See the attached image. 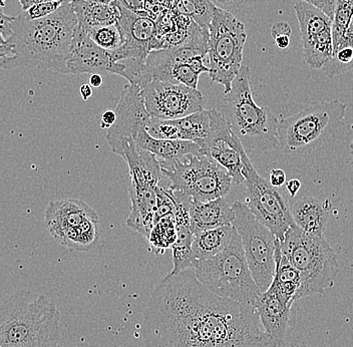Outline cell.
<instances>
[{
  "label": "cell",
  "mask_w": 353,
  "mask_h": 347,
  "mask_svg": "<svg viewBox=\"0 0 353 347\" xmlns=\"http://www.w3.org/2000/svg\"><path fill=\"white\" fill-rule=\"evenodd\" d=\"M103 83V77L101 75L94 74L90 75V85L92 88H101Z\"/></svg>",
  "instance_id": "obj_46"
},
{
  "label": "cell",
  "mask_w": 353,
  "mask_h": 347,
  "mask_svg": "<svg viewBox=\"0 0 353 347\" xmlns=\"http://www.w3.org/2000/svg\"><path fill=\"white\" fill-rule=\"evenodd\" d=\"M311 6H315L319 10L323 11L327 17L333 19L335 8H336L337 0H303Z\"/></svg>",
  "instance_id": "obj_37"
},
{
  "label": "cell",
  "mask_w": 353,
  "mask_h": 347,
  "mask_svg": "<svg viewBox=\"0 0 353 347\" xmlns=\"http://www.w3.org/2000/svg\"><path fill=\"white\" fill-rule=\"evenodd\" d=\"M322 70L330 77L353 72V17L343 39L333 46L332 59Z\"/></svg>",
  "instance_id": "obj_27"
},
{
  "label": "cell",
  "mask_w": 353,
  "mask_h": 347,
  "mask_svg": "<svg viewBox=\"0 0 353 347\" xmlns=\"http://www.w3.org/2000/svg\"><path fill=\"white\" fill-rule=\"evenodd\" d=\"M209 115L210 132L201 150L226 170L235 184H242L245 181V168L251 161L248 152L222 112L212 109L209 110Z\"/></svg>",
  "instance_id": "obj_14"
},
{
  "label": "cell",
  "mask_w": 353,
  "mask_h": 347,
  "mask_svg": "<svg viewBox=\"0 0 353 347\" xmlns=\"http://www.w3.org/2000/svg\"><path fill=\"white\" fill-rule=\"evenodd\" d=\"M232 208L235 213L234 228L241 238L245 257L254 281L263 293L270 287L274 278L277 238L251 213L245 203L236 201Z\"/></svg>",
  "instance_id": "obj_11"
},
{
  "label": "cell",
  "mask_w": 353,
  "mask_h": 347,
  "mask_svg": "<svg viewBox=\"0 0 353 347\" xmlns=\"http://www.w3.org/2000/svg\"><path fill=\"white\" fill-rule=\"evenodd\" d=\"M176 203L174 197L172 195L171 190L164 189L158 186L157 188V209L154 213V224L160 219L168 217V216L175 215Z\"/></svg>",
  "instance_id": "obj_34"
},
{
  "label": "cell",
  "mask_w": 353,
  "mask_h": 347,
  "mask_svg": "<svg viewBox=\"0 0 353 347\" xmlns=\"http://www.w3.org/2000/svg\"><path fill=\"white\" fill-rule=\"evenodd\" d=\"M72 8L77 19V26L88 32L92 28L116 24L120 19V6L116 1L112 3L92 1V0H74Z\"/></svg>",
  "instance_id": "obj_24"
},
{
  "label": "cell",
  "mask_w": 353,
  "mask_h": 347,
  "mask_svg": "<svg viewBox=\"0 0 353 347\" xmlns=\"http://www.w3.org/2000/svg\"><path fill=\"white\" fill-rule=\"evenodd\" d=\"M350 154H352V166H353V139H352V143H350Z\"/></svg>",
  "instance_id": "obj_51"
},
{
  "label": "cell",
  "mask_w": 353,
  "mask_h": 347,
  "mask_svg": "<svg viewBox=\"0 0 353 347\" xmlns=\"http://www.w3.org/2000/svg\"><path fill=\"white\" fill-rule=\"evenodd\" d=\"M14 17L4 14L0 10V33L3 35L6 41H10V37H12V21Z\"/></svg>",
  "instance_id": "obj_39"
},
{
  "label": "cell",
  "mask_w": 353,
  "mask_h": 347,
  "mask_svg": "<svg viewBox=\"0 0 353 347\" xmlns=\"http://www.w3.org/2000/svg\"><path fill=\"white\" fill-rule=\"evenodd\" d=\"M44 225L52 237L72 251H90L101 235L96 210L79 199H61L48 203Z\"/></svg>",
  "instance_id": "obj_10"
},
{
  "label": "cell",
  "mask_w": 353,
  "mask_h": 347,
  "mask_svg": "<svg viewBox=\"0 0 353 347\" xmlns=\"http://www.w3.org/2000/svg\"><path fill=\"white\" fill-rule=\"evenodd\" d=\"M195 273L212 293L239 304L255 307L262 294L254 281L236 229L226 248L215 257L198 261Z\"/></svg>",
  "instance_id": "obj_7"
},
{
  "label": "cell",
  "mask_w": 353,
  "mask_h": 347,
  "mask_svg": "<svg viewBox=\"0 0 353 347\" xmlns=\"http://www.w3.org/2000/svg\"><path fill=\"white\" fill-rule=\"evenodd\" d=\"M147 130L156 139L193 141L201 147L210 132L209 110L203 109L176 119L151 118Z\"/></svg>",
  "instance_id": "obj_18"
},
{
  "label": "cell",
  "mask_w": 353,
  "mask_h": 347,
  "mask_svg": "<svg viewBox=\"0 0 353 347\" xmlns=\"http://www.w3.org/2000/svg\"><path fill=\"white\" fill-rule=\"evenodd\" d=\"M247 41L246 28L233 13L216 8L209 28L208 68L213 83L231 92L234 79L242 68L243 50Z\"/></svg>",
  "instance_id": "obj_8"
},
{
  "label": "cell",
  "mask_w": 353,
  "mask_h": 347,
  "mask_svg": "<svg viewBox=\"0 0 353 347\" xmlns=\"http://www.w3.org/2000/svg\"><path fill=\"white\" fill-rule=\"evenodd\" d=\"M291 32H292V30H291L290 26L285 21L276 22L271 28V35L274 39H278V37H290Z\"/></svg>",
  "instance_id": "obj_40"
},
{
  "label": "cell",
  "mask_w": 353,
  "mask_h": 347,
  "mask_svg": "<svg viewBox=\"0 0 353 347\" xmlns=\"http://www.w3.org/2000/svg\"><path fill=\"white\" fill-rule=\"evenodd\" d=\"M234 220L235 213L233 208L224 197L207 202L192 201L190 208V229L194 235L206 230L233 226Z\"/></svg>",
  "instance_id": "obj_19"
},
{
  "label": "cell",
  "mask_w": 353,
  "mask_h": 347,
  "mask_svg": "<svg viewBox=\"0 0 353 347\" xmlns=\"http://www.w3.org/2000/svg\"><path fill=\"white\" fill-rule=\"evenodd\" d=\"M176 239L175 219L173 216H168L154 223L148 240L157 254H163L165 250L172 248Z\"/></svg>",
  "instance_id": "obj_31"
},
{
  "label": "cell",
  "mask_w": 353,
  "mask_h": 347,
  "mask_svg": "<svg viewBox=\"0 0 353 347\" xmlns=\"http://www.w3.org/2000/svg\"><path fill=\"white\" fill-rule=\"evenodd\" d=\"M119 4V3H118ZM121 15L117 21L123 43L118 50L110 52L112 59L125 66L123 77L131 85L142 88L151 81L145 61L151 50L156 33V22L150 17L137 14L120 6Z\"/></svg>",
  "instance_id": "obj_12"
},
{
  "label": "cell",
  "mask_w": 353,
  "mask_h": 347,
  "mask_svg": "<svg viewBox=\"0 0 353 347\" xmlns=\"http://www.w3.org/2000/svg\"><path fill=\"white\" fill-rule=\"evenodd\" d=\"M176 228V239L173 251V270L171 274L181 273L188 269H195L198 264L193 251L194 234L190 226H179Z\"/></svg>",
  "instance_id": "obj_28"
},
{
  "label": "cell",
  "mask_w": 353,
  "mask_h": 347,
  "mask_svg": "<svg viewBox=\"0 0 353 347\" xmlns=\"http://www.w3.org/2000/svg\"><path fill=\"white\" fill-rule=\"evenodd\" d=\"M92 1L103 2V3H112L116 0H92Z\"/></svg>",
  "instance_id": "obj_48"
},
{
  "label": "cell",
  "mask_w": 353,
  "mask_h": 347,
  "mask_svg": "<svg viewBox=\"0 0 353 347\" xmlns=\"http://www.w3.org/2000/svg\"><path fill=\"white\" fill-rule=\"evenodd\" d=\"M6 0H0V10H2V8L6 6Z\"/></svg>",
  "instance_id": "obj_50"
},
{
  "label": "cell",
  "mask_w": 353,
  "mask_h": 347,
  "mask_svg": "<svg viewBox=\"0 0 353 347\" xmlns=\"http://www.w3.org/2000/svg\"><path fill=\"white\" fill-rule=\"evenodd\" d=\"M250 68L242 66L232 90L225 95V118L247 152L272 151L278 147L279 121L270 109L254 99Z\"/></svg>",
  "instance_id": "obj_4"
},
{
  "label": "cell",
  "mask_w": 353,
  "mask_h": 347,
  "mask_svg": "<svg viewBox=\"0 0 353 347\" xmlns=\"http://www.w3.org/2000/svg\"><path fill=\"white\" fill-rule=\"evenodd\" d=\"M77 19L72 2H65L50 17L30 21L23 14L12 21L10 43L13 55L0 59V68L19 66L66 75Z\"/></svg>",
  "instance_id": "obj_2"
},
{
  "label": "cell",
  "mask_w": 353,
  "mask_h": 347,
  "mask_svg": "<svg viewBox=\"0 0 353 347\" xmlns=\"http://www.w3.org/2000/svg\"><path fill=\"white\" fill-rule=\"evenodd\" d=\"M65 2L63 1H50L43 2V3L35 4L28 10L24 11L23 15L30 21H37V19H44L50 17L52 13L59 10Z\"/></svg>",
  "instance_id": "obj_35"
},
{
  "label": "cell",
  "mask_w": 353,
  "mask_h": 347,
  "mask_svg": "<svg viewBox=\"0 0 353 347\" xmlns=\"http://www.w3.org/2000/svg\"><path fill=\"white\" fill-rule=\"evenodd\" d=\"M234 232V226H223L194 235L193 251L196 259L201 261L215 257L228 246Z\"/></svg>",
  "instance_id": "obj_25"
},
{
  "label": "cell",
  "mask_w": 353,
  "mask_h": 347,
  "mask_svg": "<svg viewBox=\"0 0 353 347\" xmlns=\"http://www.w3.org/2000/svg\"><path fill=\"white\" fill-rule=\"evenodd\" d=\"M265 333L281 346L287 335L290 320V305L282 301L276 294L266 290L260 295L255 305Z\"/></svg>",
  "instance_id": "obj_20"
},
{
  "label": "cell",
  "mask_w": 353,
  "mask_h": 347,
  "mask_svg": "<svg viewBox=\"0 0 353 347\" xmlns=\"http://www.w3.org/2000/svg\"><path fill=\"white\" fill-rule=\"evenodd\" d=\"M12 55V46H10L8 41L4 39L3 35L0 33V59L11 57Z\"/></svg>",
  "instance_id": "obj_43"
},
{
  "label": "cell",
  "mask_w": 353,
  "mask_h": 347,
  "mask_svg": "<svg viewBox=\"0 0 353 347\" xmlns=\"http://www.w3.org/2000/svg\"><path fill=\"white\" fill-rule=\"evenodd\" d=\"M59 309L46 295L19 290L0 299V347H57Z\"/></svg>",
  "instance_id": "obj_3"
},
{
  "label": "cell",
  "mask_w": 353,
  "mask_h": 347,
  "mask_svg": "<svg viewBox=\"0 0 353 347\" xmlns=\"http://www.w3.org/2000/svg\"><path fill=\"white\" fill-rule=\"evenodd\" d=\"M330 201H320L313 197H302L291 207V214L295 225L315 236H324L330 221Z\"/></svg>",
  "instance_id": "obj_22"
},
{
  "label": "cell",
  "mask_w": 353,
  "mask_h": 347,
  "mask_svg": "<svg viewBox=\"0 0 353 347\" xmlns=\"http://www.w3.org/2000/svg\"><path fill=\"white\" fill-rule=\"evenodd\" d=\"M292 347H309L305 344H293Z\"/></svg>",
  "instance_id": "obj_52"
},
{
  "label": "cell",
  "mask_w": 353,
  "mask_h": 347,
  "mask_svg": "<svg viewBox=\"0 0 353 347\" xmlns=\"http://www.w3.org/2000/svg\"><path fill=\"white\" fill-rule=\"evenodd\" d=\"M352 17L353 8L341 0H337L336 8L332 19L333 46H336L343 39Z\"/></svg>",
  "instance_id": "obj_33"
},
{
  "label": "cell",
  "mask_w": 353,
  "mask_h": 347,
  "mask_svg": "<svg viewBox=\"0 0 353 347\" xmlns=\"http://www.w3.org/2000/svg\"><path fill=\"white\" fill-rule=\"evenodd\" d=\"M280 246L300 274L297 300L324 294L334 285L339 259L324 236L311 235L293 225L280 241Z\"/></svg>",
  "instance_id": "obj_5"
},
{
  "label": "cell",
  "mask_w": 353,
  "mask_h": 347,
  "mask_svg": "<svg viewBox=\"0 0 353 347\" xmlns=\"http://www.w3.org/2000/svg\"><path fill=\"white\" fill-rule=\"evenodd\" d=\"M134 141L139 149L151 152L159 161L180 160L189 155L203 154L198 143L189 141L156 139L147 130H143L137 135Z\"/></svg>",
  "instance_id": "obj_23"
},
{
  "label": "cell",
  "mask_w": 353,
  "mask_h": 347,
  "mask_svg": "<svg viewBox=\"0 0 353 347\" xmlns=\"http://www.w3.org/2000/svg\"><path fill=\"white\" fill-rule=\"evenodd\" d=\"M87 33L94 43L108 52L118 50L123 43L121 32L117 24L92 28Z\"/></svg>",
  "instance_id": "obj_32"
},
{
  "label": "cell",
  "mask_w": 353,
  "mask_h": 347,
  "mask_svg": "<svg viewBox=\"0 0 353 347\" xmlns=\"http://www.w3.org/2000/svg\"><path fill=\"white\" fill-rule=\"evenodd\" d=\"M247 2L248 0H215L217 8L229 11L233 14L242 10Z\"/></svg>",
  "instance_id": "obj_38"
},
{
  "label": "cell",
  "mask_w": 353,
  "mask_h": 347,
  "mask_svg": "<svg viewBox=\"0 0 353 347\" xmlns=\"http://www.w3.org/2000/svg\"><path fill=\"white\" fill-rule=\"evenodd\" d=\"M83 74L123 77L125 66L114 61L110 52L99 48L85 30L77 26L72 52L66 65V75L79 76Z\"/></svg>",
  "instance_id": "obj_17"
},
{
  "label": "cell",
  "mask_w": 353,
  "mask_h": 347,
  "mask_svg": "<svg viewBox=\"0 0 353 347\" xmlns=\"http://www.w3.org/2000/svg\"><path fill=\"white\" fill-rule=\"evenodd\" d=\"M300 188H301V182L298 179H292V180L286 182V190L291 198H295L297 196Z\"/></svg>",
  "instance_id": "obj_45"
},
{
  "label": "cell",
  "mask_w": 353,
  "mask_h": 347,
  "mask_svg": "<svg viewBox=\"0 0 353 347\" xmlns=\"http://www.w3.org/2000/svg\"><path fill=\"white\" fill-rule=\"evenodd\" d=\"M116 110V123L107 130L105 138L112 152L121 156L125 141L134 140L137 135L147 130L152 117L145 109L142 88L131 83L121 90Z\"/></svg>",
  "instance_id": "obj_16"
},
{
  "label": "cell",
  "mask_w": 353,
  "mask_h": 347,
  "mask_svg": "<svg viewBox=\"0 0 353 347\" xmlns=\"http://www.w3.org/2000/svg\"><path fill=\"white\" fill-rule=\"evenodd\" d=\"M341 1L353 8V0H341Z\"/></svg>",
  "instance_id": "obj_49"
},
{
  "label": "cell",
  "mask_w": 353,
  "mask_h": 347,
  "mask_svg": "<svg viewBox=\"0 0 353 347\" xmlns=\"http://www.w3.org/2000/svg\"><path fill=\"white\" fill-rule=\"evenodd\" d=\"M116 2L137 14L150 17L148 13V0H116Z\"/></svg>",
  "instance_id": "obj_36"
},
{
  "label": "cell",
  "mask_w": 353,
  "mask_h": 347,
  "mask_svg": "<svg viewBox=\"0 0 353 347\" xmlns=\"http://www.w3.org/2000/svg\"><path fill=\"white\" fill-rule=\"evenodd\" d=\"M169 189L182 192L193 200L207 202L230 192L232 178L206 155H189L175 161H160Z\"/></svg>",
  "instance_id": "obj_9"
},
{
  "label": "cell",
  "mask_w": 353,
  "mask_h": 347,
  "mask_svg": "<svg viewBox=\"0 0 353 347\" xmlns=\"http://www.w3.org/2000/svg\"><path fill=\"white\" fill-rule=\"evenodd\" d=\"M294 10L299 22L301 39L319 34L326 28H332V19L330 17L303 0L295 3Z\"/></svg>",
  "instance_id": "obj_29"
},
{
  "label": "cell",
  "mask_w": 353,
  "mask_h": 347,
  "mask_svg": "<svg viewBox=\"0 0 353 347\" xmlns=\"http://www.w3.org/2000/svg\"><path fill=\"white\" fill-rule=\"evenodd\" d=\"M79 92H81V98H83V101H88V99L92 98V86L87 85V83H85V85L81 86V90H79Z\"/></svg>",
  "instance_id": "obj_47"
},
{
  "label": "cell",
  "mask_w": 353,
  "mask_h": 347,
  "mask_svg": "<svg viewBox=\"0 0 353 347\" xmlns=\"http://www.w3.org/2000/svg\"><path fill=\"white\" fill-rule=\"evenodd\" d=\"M145 347H278L260 328L255 307L220 297L199 281L195 269L170 273L143 311Z\"/></svg>",
  "instance_id": "obj_1"
},
{
  "label": "cell",
  "mask_w": 353,
  "mask_h": 347,
  "mask_svg": "<svg viewBox=\"0 0 353 347\" xmlns=\"http://www.w3.org/2000/svg\"><path fill=\"white\" fill-rule=\"evenodd\" d=\"M268 181L273 187H282V186L286 184L285 172L281 169L271 170L270 173H269Z\"/></svg>",
  "instance_id": "obj_41"
},
{
  "label": "cell",
  "mask_w": 353,
  "mask_h": 347,
  "mask_svg": "<svg viewBox=\"0 0 353 347\" xmlns=\"http://www.w3.org/2000/svg\"><path fill=\"white\" fill-rule=\"evenodd\" d=\"M244 178L245 205L278 240H283L286 232L295 225L288 201L277 188L258 174L251 161L245 168Z\"/></svg>",
  "instance_id": "obj_13"
},
{
  "label": "cell",
  "mask_w": 353,
  "mask_h": 347,
  "mask_svg": "<svg viewBox=\"0 0 353 347\" xmlns=\"http://www.w3.org/2000/svg\"><path fill=\"white\" fill-rule=\"evenodd\" d=\"M145 109L154 119L185 118L204 109L200 90L179 83L152 81L142 88Z\"/></svg>",
  "instance_id": "obj_15"
},
{
  "label": "cell",
  "mask_w": 353,
  "mask_h": 347,
  "mask_svg": "<svg viewBox=\"0 0 353 347\" xmlns=\"http://www.w3.org/2000/svg\"><path fill=\"white\" fill-rule=\"evenodd\" d=\"M216 8L211 0H173L170 10L189 17L200 28L209 30Z\"/></svg>",
  "instance_id": "obj_30"
},
{
  "label": "cell",
  "mask_w": 353,
  "mask_h": 347,
  "mask_svg": "<svg viewBox=\"0 0 353 347\" xmlns=\"http://www.w3.org/2000/svg\"><path fill=\"white\" fill-rule=\"evenodd\" d=\"M346 105L339 101H316L279 121L278 147L285 154L307 155L330 143L343 125Z\"/></svg>",
  "instance_id": "obj_6"
},
{
  "label": "cell",
  "mask_w": 353,
  "mask_h": 347,
  "mask_svg": "<svg viewBox=\"0 0 353 347\" xmlns=\"http://www.w3.org/2000/svg\"><path fill=\"white\" fill-rule=\"evenodd\" d=\"M157 188L154 186L132 184L129 188L132 206L131 214L127 219V226L147 239L154 226Z\"/></svg>",
  "instance_id": "obj_21"
},
{
  "label": "cell",
  "mask_w": 353,
  "mask_h": 347,
  "mask_svg": "<svg viewBox=\"0 0 353 347\" xmlns=\"http://www.w3.org/2000/svg\"><path fill=\"white\" fill-rule=\"evenodd\" d=\"M117 121L116 112L112 110H105L101 116V128L103 130H109L110 127L114 125Z\"/></svg>",
  "instance_id": "obj_42"
},
{
  "label": "cell",
  "mask_w": 353,
  "mask_h": 347,
  "mask_svg": "<svg viewBox=\"0 0 353 347\" xmlns=\"http://www.w3.org/2000/svg\"><path fill=\"white\" fill-rule=\"evenodd\" d=\"M21 6L22 10L26 11L28 8L35 6V4L43 3V2L50 1H63V2H72L74 0H17Z\"/></svg>",
  "instance_id": "obj_44"
},
{
  "label": "cell",
  "mask_w": 353,
  "mask_h": 347,
  "mask_svg": "<svg viewBox=\"0 0 353 347\" xmlns=\"http://www.w3.org/2000/svg\"><path fill=\"white\" fill-rule=\"evenodd\" d=\"M301 39L306 65L313 70H323L332 59V28Z\"/></svg>",
  "instance_id": "obj_26"
}]
</instances>
